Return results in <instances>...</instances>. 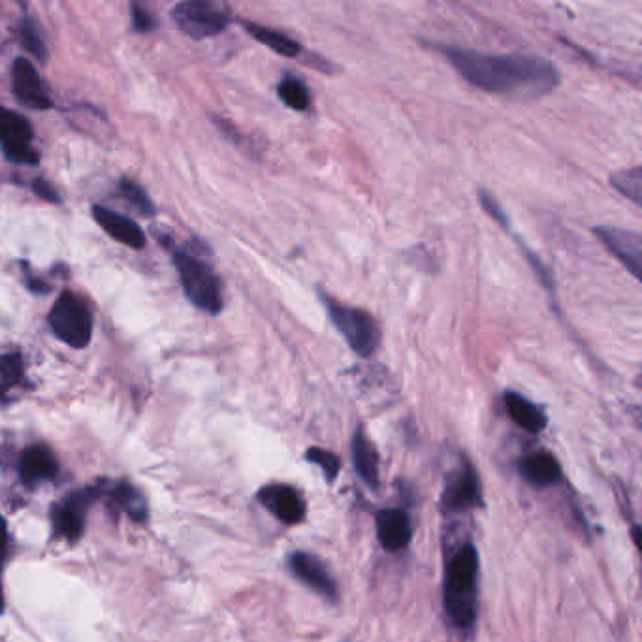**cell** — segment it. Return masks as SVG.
Listing matches in <instances>:
<instances>
[{"label":"cell","mask_w":642,"mask_h":642,"mask_svg":"<svg viewBox=\"0 0 642 642\" xmlns=\"http://www.w3.org/2000/svg\"><path fill=\"white\" fill-rule=\"evenodd\" d=\"M34 191L40 194L42 198H46V200H51V202H59L57 193H55V191H53V189L49 187L48 181H42V179H38V181L34 183Z\"/></svg>","instance_id":"f1b7e54d"},{"label":"cell","mask_w":642,"mask_h":642,"mask_svg":"<svg viewBox=\"0 0 642 642\" xmlns=\"http://www.w3.org/2000/svg\"><path fill=\"white\" fill-rule=\"evenodd\" d=\"M4 612V595H2V588H0V614Z\"/></svg>","instance_id":"4dcf8cb0"},{"label":"cell","mask_w":642,"mask_h":642,"mask_svg":"<svg viewBox=\"0 0 642 642\" xmlns=\"http://www.w3.org/2000/svg\"><path fill=\"white\" fill-rule=\"evenodd\" d=\"M132 23L138 33H149L155 27L153 17L149 16L142 6H136V4L132 6Z\"/></svg>","instance_id":"83f0119b"},{"label":"cell","mask_w":642,"mask_h":642,"mask_svg":"<svg viewBox=\"0 0 642 642\" xmlns=\"http://www.w3.org/2000/svg\"><path fill=\"white\" fill-rule=\"evenodd\" d=\"M177 27L194 40H204L223 33L230 17L219 6L206 0H189L174 10Z\"/></svg>","instance_id":"8992f818"},{"label":"cell","mask_w":642,"mask_h":642,"mask_svg":"<svg viewBox=\"0 0 642 642\" xmlns=\"http://www.w3.org/2000/svg\"><path fill=\"white\" fill-rule=\"evenodd\" d=\"M505 409L509 417L513 418L514 424H518L522 430L530 434H539L543 432L546 426V415L541 407L530 402L528 398L516 394V392H507L505 398Z\"/></svg>","instance_id":"e0dca14e"},{"label":"cell","mask_w":642,"mask_h":642,"mask_svg":"<svg viewBox=\"0 0 642 642\" xmlns=\"http://www.w3.org/2000/svg\"><path fill=\"white\" fill-rule=\"evenodd\" d=\"M481 499V486L473 469H466L445 490V507L449 511H466Z\"/></svg>","instance_id":"2e32d148"},{"label":"cell","mask_w":642,"mask_h":642,"mask_svg":"<svg viewBox=\"0 0 642 642\" xmlns=\"http://www.w3.org/2000/svg\"><path fill=\"white\" fill-rule=\"evenodd\" d=\"M23 379V360L21 354H4L0 358V394H4L8 388L17 386Z\"/></svg>","instance_id":"cb8c5ba5"},{"label":"cell","mask_w":642,"mask_h":642,"mask_svg":"<svg viewBox=\"0 0 642 642\" xmlns=\"http://www.w3.org/2000/svg\"><path fill=\"white\" fill-rule=\"evenodd\" d=\"M307 460H309V462H313L315 466L321 467L322 473H324L330 481H334V479L338 477L339 467H341V464H339L338 456H336V454H332L330 450L317 449V447H313V449L307 450Z\"/></svg>","instance_id":"d4e9b609"},{"label":"cell","mask_w":642,"mask_h":642,"mask_svg":"<svg viewBox=\"0 0 642 642\" xmlns=\"http://www.w3.org/2000/svg\"><path fill=\"white\" fill-rule=\"evenodd\" d=\"M93 217L97 219L98 225L102 226V230L112 236L113 240H117L123 245H129L132 249H144L145 234L140 226L136 225L134 221H130L129 217L119 215L112 209L102 208V206L93 208Z\"/></svg>","instance_id":"5bb4252c"},{"label":"cell","mask_w":642,"mask_h":642,"mask_svg":"<svg viewBox=\"0 0 642 642\" xmlns=\"http://www.w3.org/2000/svg\"><path fill=\"white\" fill-rule=\"evenodd\" d=\"M57 473V462L53 452L44 445H33L23 450L19 458V477L27 486L49 481Z\"/></svg>","instance_id":"9a60e30c"},{"label":"cell","mask_w":642,"mask_h":642,"mask_svg":"<svg viewBox=\"0 0 642 642\" xmlns=\"http://www.w3.org/2000/svg\"><path fill=\"white\" fill-rule=\"evenodd\" d=\"M597 238L607 247L612 257L627 268L635 279H641L642 272V240L637 232H629L614 226H597Z\"/></svg>","instance_id":"ba28073f"},{"label":"cell","mask_w":642,"mask_h":642,"mask_svg":"<svg viewBox=\"0 0 642 642\" xmlns=\"http://www.w3.org/2000/svg\"><path fill=\"white\" fill-rule=\"evenodd\" d=\"M522 475L535 486H550L562 479V467L548 452H537L522 460Z\"/></svg>","instance_id":"ac0fdd59"},{"label":"cell","mask_w":642,"mask_h":642,"mask_svg":"<svg viewBox=\"0 0 642 642\" xmlns=\"http://www.w3.org/2000/svg\"><path fill=\"white\" fill-rule=\"evenodd\" d=\"M477 580L479 554L473 545L462 546L450 560L445 577V612L460 629L475 624L477 618Z\"/></svg>","instance_id":"7a4b0ae2"},{"label":"cell","mask_w":642,"mask_h":642,"mask_svg":"<svg viewBox=\"0 0 642 642\" xmlns=\"http://www.w3.org/2000/svg\"><path fill=\"white\" fill-rule=\"evenodd\" d=\"M4 546H6V524H4V518L0 516V554L4 552Z\"/></svg>","instance_id":"f546056e"},{"label":"cell","mask_w":642,"mask_h":642,"mask_svg":"<svg viewBox=\"0 0 642 642\" xmlns=\"http://www.w3.org/2000/svg\"><path fill=\"white\" fill-rule=\"evenodd\" d=\"M119 191H121L123 198H125L127 202H130L138 211H142L144 215L153 213V204H151V200L147 198V194L144 193V189H142L140 185L132 183L129 179H123V181L119 183Z\"/></svg>","instance_id":"484cf974"},{"label":"cell","mask_w":642,"mask_h":642,"mask_svg":"<svg viewBox=\"0 0 642 642\" xmlns=\"http://www.w3.org/2000/svg\"><path fill=\"white\" fill-rule=\"evenodd\" d=\"M277 95L289 106L290 110L296 112H307L311 98L305 83L298 78H285L277 87Z\"/></svg>","instance_id":"7402d4cb"},{"label":"cell","mask_w":642,"mask_h":642,"mask_svg":"<svg viewBox=\"0 0 642 642\" xmlns=\"http://www.w3.org/2000/svg\"><path fill=\"white\" fill-rule=\"evenodd\" d=\"M21 40H23L25 48L29 49L36 59H40V61H44V59H46V48H44V42H42L40 34H38L36 27H34L31 21H25V23L21 25Z\"/></svg>","instance_id":"4316f807"},{"label":"cell","mask_w":642,"mask_h":642,"mask_svg":"<svg viewBox=\"0 0 642 642\" xmlns=\"http://www.w3.org/2000/svg\"><path fill=\"white\" fill-rule=\"evenodd\" d=\"M112 499L125 513L129 514L130 518L140 522L145 520L147 505H145L144 496L134 486H130L127 482H119L113 488Z\"/></svg>","instance_id":"44dd1931"},{"label":"cell","mask_w":642,"mask_h":642,"mask_svg":"<svg viewBox=\"0 0 642 642\" xmlns=\"http://www.w3.org/2000/svg\"><path fill=\"white\" fill-rule=\"evenodd\" d=\"M91 501V494H74L66 499L65 503H61L55 513H53V524H55V531L68 539L70 543L78 541L83 531V524H85V511L89 507Z\"/></svg>","instance_id":"4fadbf2b"},{"label":"cell","mask_w":642,"mask_h":642,"mask_svg":"<svg viewBox=\"0 0 642 642\" xmlns=\"http://www.w3.org/2000/svg\"><path fill=\"white\" fill-rule=\"evenodd\" d=\"M353 462L364 482L370 486L379 484V456L362 430H356L353 435Z\"/></svg>","instance_id":"d6986e66"},{"label":"cell","mask_w":642,"mask_h":642,"mask_svg":"<svg viewBox=\"0 0 642 642\" xmlns=\"http://www.w3.org/2000/svg\"><path fill=\"white\" fill-rule=\"evenodd\" d=\"M177 273L187 298L202 311L217 315L223 309V289L219 277L208 264L185 251H174Z\"/></svg>","instance_id":"277c9868"},{"label":"cell","mask_w":642,"mask_h":642,"mask_svg":"<svg viewBox=\"0 0 642 642\" xmlns=\"http://www.w3.org/2000/svg\"><path fill=\"white\" fill-rule=\"evenodd\" d=\"M245 31L251 34L257 42L264 44L266 48L272 49L283 57H296L300 53V44L292 40L289 34L279 33L270 27H262L257 23H245Z\"/></svg>","instance_id":"ffe728a7"},{"label":"cell","mask_w":642,"mask_h":642,"mask_svg":"<svg viewBox=\"0 0 642 642\" xmlns=\"http://www.w3.org/2000/svg\"><path fill=\"white\" fill-rule=\"evenodd\" d=\"M49 324L55 336L72 349H83L93 336V319L87 304L74 292H63L49 311Z\"/></svg>","instance_id":"5b68a950"},{"label":"cell","mask_w":642,"mask_h":642,"mask_svg":"<svg viewBox=\"0 0 642 642\" xmlns=\"http://www.w3.org/2000/svg\"><path fill=\"white\" fill-rule=\"evenodd\" d=\"M377 537L388 552L403 550L413 537V528L407 514L398 509H385L377 514Z\"/></svg>","instance_id":"7c38bea8"},{"label":"cell","mask_w":642,"mask_h":642,"mask_svg":"<svg viewBox=\"0 0 642 642\" xmlns=\"http://www.w3.org/2000/svg\"><path fill=\"white\" fill-rule=\"evenodd\" d=\"M454 70L473 87L516 102L550 95L560 85V72L546 59L531 55H496L439 46Z\"/></svg>","instance_id":"6da1fadb"},{"label":"cell","mask_w":642,"mask_h":642,"mask_svg":"<svg viewBox=\"0 0 642 642\" xmlns=\"http://www.w3.org/2000/svg\"><path fill=\"white\" fill-rule=\"evenodd\" d=\"M0 145L4 155L19 164H36L40 161L33 147V129L29 121L12 112L0 108Z\"/></svg>","instance_id":"52a82bcc"},{"label":"cell","mask_w":642,"mask_h":642,"mask_svg":"<svg viewBox=\"0 0 642 642\" xmlns=\"http://www.w3.org/2000/svg\"><path fill=\"white\" fill-rule=\"evenodd\" d=\"M260 503L285 524H298L305 516L302 496L287 484H273L258 492Z\"/></svg>","instance_id":"30bf717a"},{"label":"cell","mask_w":642,"mask_h":642,"mask_svg":"<svg viewBox=\"0 0 642 642\" xmlns=\"http://www.w3.org/2000/svg\"><path fill=\"white\" fill-rule=\"evenodd\" d=\"M321 300L330 315V321L338 328L339 334L349 343L354 353L368 358L377 351L381 343V328L371 313L360 307L341 304L322 292Z\"/></svg>","instance_id":"3957f363"},{"label":"cell","mask_w":642,"mask_h":642,"mask_svg":"<svg viewBox=\"0 0 642 642\" xmlns=\"http://www.w3.org/2000/svg\"><path fill=\"white\" fill-rule=\"evenodd\" d=\"M290 571L294 577L300 578L304 584H307L311 590L321 594L326 599L336 601L338 597V584L328 573L321 560L307 552H294L289 558Z\"/></svg>","instance_id":"9c48e42d"},{"label":"cell","mask_w":642,"mask_h":642,"mask_svg":"<svg viewBox=\"0 0 642 642\" xmlns=\"http://www.w3.org/2000/svg\"><path fill=\"white\" fill-rule=\"evenodd\" d=\"M12 83H14V93L21 104L33 110H48L53 104L49 100L42 80L36 72L33 63L27 59H17L12 68Z\"/></svg>","instance_id":"8fae6325"},{"label":"cell","mask_w":642,"mask_h":642,"mask_svg":"<svg viewBox=\"0 0 642 642\" xmlns=\"http://www.w3.org/2000/svg\"><path fill=\"white\" fill-rule=\"evenodd\" d=\"M610 185L629 198L633 204L641 206L642 168L635 166L631 170L618 172L610 177Z\"/></svg>","instance_id":"603a6c76"}]
</instances>
